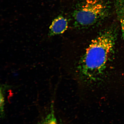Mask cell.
<instances>
[{
    "label": "cell",
    "mask_w": 124,
    "mask_h": 124,
    "mask_svg": "<svg viewBox=\"0 0 124 124\" xmlns=\"http://www.w3.org/2000/svg\"><path fill=\"white\" fill-rule=\"evenodd\" d=\"M117 14L120 23L122 36L124 39V5H119Z\"/></svg>",
    "instance_id": "obj_5"
},
{
    "label": "cell",
    "mask_w": 124,
    "mask_h": 124,
    "mask_svg": "<svg viewBox=\"0 0 124 124\" xmlns=\"http://www.w3.org/2000/svg\"><path fill=\"white\" fill-rule=\"evenodd\" d=\"M118 2L120 3H124V0H118Z\"/></svg>",
    "instance_id": "obj_7"
},
{
    "label": "cell",
    "mask_w": 124,
    "mask_h": 124,
    "mask_svg": "<svg viewBox=\"0 0 124 124\" xmlns=\"http://www.w3.org/2000/svg\"><path fill=\"white\" fill-rule=\"evenodd\" d=\"M68 26L67 19L60 16L55 18L49 27V35L50 36L61 34L67 29Z\"/></svg>",
    "instance_id": "obj_3"
},
{
    "label": "cell",
    "mask_w": 124,
    "mask_h": 124,
    "mask_svg": "<svg viewBox=\"0 0 124 124\" xmlns=\"http://www.w3.org/2000/svg\"><path fill=\"white\" fill-rule=\"evenodd\" d=\"M116 39L115 32L109 29L93 40L80 64V69L83 75L93 78L103 72L113 53Z\"/></svg>",
    "instance_id": "obj_1"
},
{
    "label": "cell",
    "mask_w": 124,
    "mask_h": 124,
    "mask_svg": "<svg viewBox=\"0 0 124 124\" xmlns=\"http://www.w3.org/2000/svg\"><path fill=\"white\" fill-rule=\"evenodd\" d=\"M53 107L52 104L50 113L41 121L40 124H58L54 115Z\"/></svg>",
    "instance_id": "obj_4"
},
{
    "label": "cell",
    "mask_w": 124,
    "mask_h": 124,
    "mask_svg": "<svg viewBox=\"0 0 124 124\" xmlns=\"http://www.w3.org/2000/svg\"><path fill=\"white\" fill-rule=\"evenodd\" d=\"M3 88L1 87L0 89V114L1 117H3L4 116V99L3 94Z\"/></svg>",
    "instance_id": "obj_6"
},
{
    "label": "cell",
    "mask_w": 124,
    "mask_h": 124,
    "mask_svg": "<svg viewBox=\"0 0 124 124\" xmlns=\"http://www.w3.org/2000/svg\"><path fill=\"white\" fill-rule=\"evenodd\" d=\"M109 9L103 0H86L74 11V21L80 27L93 25L108 16Z\"/></svg>",
    "instance_id": "obj_2"
}]
</instances>
